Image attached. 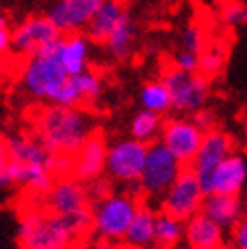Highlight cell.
Listing matches in <instances>:
<instances>
[{
  "mask_svg": "<svg viewBox=\"0 0 247 249\" xmlns=\"http://www.w3.org/2000/svg\"><path fill=\"white\" fill-rule=\"evenodd\" d=\"M93 132V120L83 107L47 104L33 114V134L53 154L75 156Z\"/></svg>",
  "mask_w": 247,
  "mask_h": 249,
  "instance_id": "1",
  "label": "cell"
},
{
  "mask_svg": "<svg viewBox=\"0 0 247 249\" xmlns=\"http://www.w3.org/2000/svg\"><path fill=\"white\" fill-rule=\"evenodd\" d=\"M63 39V36H61ZM61 39L53 45L43 47L39 53L18 59L17 71L22 89L31 97L51 104L59 89L67 83L69 73L59 61Z\"/></svg>",
  "mask_w": 247,
  "mask_h": 249,
  "instance_id": "2",
  "label": "cell"
},
{
  "mask_svg": "<svg viewBox=\"0 0 247 249\" xmlns=\"http://www.w3.org/2000/svg\"><path fill=\"white\" fill-rule=\"evenodd\" d=\"M17 239L20 249H71L77 243L65 217L51 213L45 205L22 209Z\"/></svg>",
  "mask_w": 247,
  "mask_h": 249,
  "instance_id": "3",
  "label": "cell"
},
{
  "mask_svg": "<svg viewBox=\"0 0 247 249\" xmlns=\"http://www.w3.org/2000/svg\"><path fill=\"white\" fill-rule=\"evenodd\" d=\"M140 203L126 193H112L100 203H93V233L107 241L124 239Z\"/></svg>",
  "mask_w": 247,
  "mask_h": 249,
  "instance_id": "4",
  "label": "cell"
},
{
  "mask_svg": "<svg viewBox=\"0 0 247 249\" xmlns=\"http://www.w3.org/2000/svg\"><path fill=\"white\" fill-rule=\"evenodd\" d=\"M172 99V109L194 114L205 107L209 95H211V79L201 73H187L175 65H166L160 75Z\"/></svg>",
  "mask_w": 247,
  "mask_h": 249,
  "instance_id": "5",
  "label": "cell"
},
{
  "mask_svg": "<svg viewBox=\"0 0 247 249\" xmlns=\"http://www.w3.org/2000/svg\"><path fill=\"white\" fill-rule=\"evenodd\" d=\"M205 196L207 195L199 178H196L194 170L191 166H184L176 177V180L170 184V189L160 198V211L187 223L191 217L201 213Z\"/></svg>",
  "mask_w": 247,
  "mask_h": 249,
  "instance_id": "6",
  "label": "cell"
},
{
  "mask_svg": "<svg viewBox=\"0 0 247 249\" xmlns=\"http://www.w3.org/2000/svg\"><path fill=\"white\" fill-rule=\"evenodd\" d=\"M184 166L178 162V158L172 154L168 148L156 140L148 146V156L146 164L142 170L140 182L146 191V196H160L162 198L164 193L170 189V184L176 180Z\"/></svg>",
  "mask_w": 247,
  "mask_h": 249,
  "instance_id": "7",
  "label": "cell"
},
{
  "mask_svg": "<svg viewBox=\"0 0 247 249\" xmlns=\"http://www.w3.org/2000/svg\"><path fill=\"white\" fill-rule=\"evenodd\" d=\"M146 142H140L136 138H122L109 144L107 148V162H106V174L107 178L118 182H130L138 180L142 177V170L148 156Z\"/></svg>",
  "mask_w": 247,
  "mask_h": 249,
  "instance_id": "8",
  "label": "cell"
},
{
  "mask_svg": "<svg viewBox=\"0 0 247 249\" xmlns=\"http://www.w3.org/2000/svg\"><path fill=\"white\" fill-rule=\"evenodd\" d=\"M233 152H235L233 150V138L227 132L215 128V130L205 134L201 150H199V154H196L194 162L191 164V168L194 170L196 178H199V182L203 186L205 195L213 193L215 172H217L219 164Z\"/></svg>",
  "mask_w": 247,
  "mask_h": 249,
  "instance_id": "9",
  "label": "cell"
},
{
  "mask_svg": "<svg viewBox=\"0 0 247 249\" xmlns=\"http://www.w3.org/2000/svg\"><path fill=\"white\" fill-rule=\"evenodd\" d=\"M205 132L193 122V118H170L164 120L160 142L178 158L182 166H191L201 150Z\"/></svg>",
  "mask_w": 247,
  "mask_h": 249,
  "instance_id": "10",
  "label": "cell"
},
{
  "mask_svg": "<svg viewBox=\"0 0 247 249\" xmlns=\"http://www.w3.org/2000/svg\"><path fill=\"white\" fill-rule=\"evenodd\" d=\"M63 33L47 18V15H33L12 29V53L18 59L39 53L43 47L57 43Z\"/></svg>",
  "mask_w": 247,
  "mask_h": 249,
  "instance_id": "11",
  "label": "cell"
},
{
  "mask_svg": "<svg viewBox=\"0 0 247 249\" xmlns=\"http://www.w3.org/2000/svg\"><path fill=\"white\" fill-rule=\"evenodd\" d=\"M102 2L104 0H55L45 15L63 35H71L88 29Z\"/></svg>",
  "mask_w": 247,
  "mask_h": 249,
  "instance_id": "12",
  "label": "cell"
},
{
  "mask_svg": "<svg viewBox=\"0 0 247 249\" xmlns=\"http://www.w3.org/2000/svg\"><path fill=\"white\" fill-rule=\"evenodd\" d=\"M45 207L57 215H73L83 209H89V196L85 182L77 180L75 177H61L55 180L53 189L43 198Z\"/></svg>",
  "mask_w": 247,
  "mask_h": 249,
  "instance_id": "13",
  "label": "cell"
},
{
  "mask_svg": "<svg viewBox=\"0 0 247 249\" xmlns=\"http://www.w3.org/2000/svg\"><path fill=\"white\" fill-rule=\"evenodd\" d=\"M107 148H109V144L106 142L104 134L95 130L75 152V156H73L71 177H75L81 182H89L93 178H100L106 172Z\"/></svg>",
  "mask_w": 247,
  "mask_h": 249,
  "instance_id": "14",
  "label": "cell"
},
{
  "mask_svg": "<svg viewBox=\"0 0 247 249\" xmlns=\"http://www.w3.org/2000/svg\"><path fill=\"white\" fill-rule=\"evenodd\" d=\"M8 150L12 162L18 164H43L51 168L53 164V152L36 138L35 134H17L6 138ZM53 172V170H51Z\"/></svg>",
  "mask_w": 247,
  "mask_h": 249,
  "instance_id": "15",
  "label": "cell"
},
{
  "mask_svg": "<svg viewBox=\"0 0 247 249\" xmlns=\"http://www.w3.org/2000/svg\"><path fill=\"white\" fill-rule=\"evenodd\" d=\"M203 213L213 219L215 223H219L221 227H229L233 229L237 223L245 217L243 215V203L239 195H219V193H211L205 196L203 201Z\"/></svg>",
  "mask_w": 247,
  "mask_h": 249,
  "instance_id": "16",
  "label": "cell"
},
{
  "mask_svg": "<svg viewBox=\"0 0 247 249\" xmlns=\"http://www.w3.org/2000/svg\"><path fill=\"white\" fill-rule=\"evenodd\" d=\"M247 180V162L237 152L229 154L223 162L219 164L215 172L213 193L219 195H241Z\"/></svg>",
  "mask_w": 247,
  "mask_h": 249,
  "instance_id": "17",
  "label": "cell"
},
{
  "mask_svg": "<svg viewBox=\"0 0 247 249\" xmlns=\"http://www.w3.org/2000/svg\"><path fill=\"white\" fill-rule=\"evenodd\" d=\"M59 61L69 73V77L79 75V73L88 71L89 65V39L88 35L71 33L63 35L59 47Z\"/></svg>",
  "mask_w": 247,
  "mask_h": 249,
  "instance_id": "18",
  "label": "cell"
},
{
  "mask_svg": "<svg viewBox=\"0 0 247 249\" xmlns=\"http://www.w3.org/2000/svg\"><path fill=\"white\" fill-rule=\"evenodd\" d=\"M126 10H124L122 0H104L102 6L97 8L93 18L89 20L85 35L93 43H104L107 41V36L112 35V31L118 27V22L124 18Z\"/></svg>",
  "mask_w": 247,
  "mask_h": 249,
  "instance_id": "19",
  "label": "cell"
},
{
  "mask_svg": "<svg viewBox=\"0 0 247 249\" xmlns=\"http://www.w3.org/2000/svg\"><path fill=\"white\" fill-rule=\"evenodd\" d=\"M184 237L191 249L223 245V227L201 211L184 223Z\"/></svg>",
  "mask_w": 247,
  "mask_h": 249,
  "instance_id": "20",
  "label": "cell"
},
{
  "mask_svg": "<svg viewBox=\"0 0 247 249\" xmlns=\"http://www.w3.org/2000/svg\"><path fill=\"white\" fill-rule=\"evenodd\" d=\"M156 217H158L156 211L148 203L142 201L138 205V211H136L132 223H130L124 241L134 249H144L148 245H152L154 235H156Z\"/></svg>",
  "mask_w": 247,
  "mask_h": 249,
  "instance_id": "21",
  "label": "cell"
},
{
  "mask_svg": "<svg viewBox=\"0 0 247 249\" xmlns=\"http://www.w3.org/2000/svg\"><path fill=\"white\" fill-rule=\"evenodd\" d=\"M134 39H136V27H134L130 15L126 12V15H124V18L118 22V27L112 31V35L107 36L106 47H107L109 55H112L114 59L124 61V59H128L130 53H132Z\"/></svg>",
  "mask_w": 247,
  "mask_h": 249,
  "instance_id": "22",
  "label": "cell"
},
{
  "mask_svg": "<svg viewBox=\"0 0 247 249\" xmlns=\"http://www.w3.org/2000/svg\"><path fill=\"white\" fill-rule=\"evenodd\" d=\"M162 126H164V120L160 114H154V111H148V109H140L130 122V134L136 140L152 144V142L160 140Z\"/></svg>",
  "mask_w": 247,
  "mask_h": 249,
  "instance_id": "23",
  "label": "cell"
},
{
  "mask_svg": "<svg viewBox=\"0 0 247 249\" xmlns=\"http://www.w3.org/2000/svg\"><path fill=\"white\" fill-rule=\"evenodd\" d=\"M227 55H229V45L223 41H211L205 51L201 53V67L199 73L209 79L221 75L227 65Z\"/></svg>",
  "mask_w": 247,
  "mask_h": 249,
  "instance_id": "24",
  "label": "cell"
},
{
  "mask_svg": "<svg viewBox=\"0 0 247 249\" xmlns=\"http://www.w3.org/2000/svg\"><path fill=\"white\" fill-rule=\"evenodd\" d=\"M182 237H184V221H178L160 211L156 217L154 245L158 249H172Z\"/></svg>",
  "mask_w": 247,
  "mask_h": 249,
  "instance_id": "25",
  "label": "cell"
},
{
  "mask_svg": "<svg viewBox=\"0 0 247 249\" xmlns=\"http://www.w3.org/2000/svg\"><path fill=\"white\" fill-rule=\"evenodd\" d=\"M140 104H142V109L164 116L168 109H172V99H170L168 87L160 79L146 83L140 91Z\"/></svg>",
  "mask_w": 247,
  "mask_h": 249,
  "instance_id": "26",
  "label": "cell"
},
{
  "mask_svg": "<svg viewBox=\"0 0 247 249\" xmlns=\"http://www.w3.org/2000/svg\"><path fill=\"white\" fill-rule=\"evenodd\" d=\"M217 18L227 29H237L247 24V2L243 0H221Z\"/></svg>",
  "mask_w": 247,
  "mask_h": 249,
  "instance_id": "27",
  "label": "cell"
},
{
  "mask_svg": "<svg viewBox=\"0 0 247 249\" xmlns=\"http://www.w3.org/2000/svg\"><path fill=\"white\" fill-rule=\"evenodd\" d=\"M209 43L211 41L207 39V31L196 22L189 24V27L180 33V49H184V51H193V53L201 55Z\"/></svg>",
  "mask_w": 247,
  "mask_h": 249,
  "instance_id": "28",
  "label": "cell"
},
{
  "mask_svg": "<svg viewBox=\"0 0 247 249\" xmlns=\"http://www.w3.org/2000/svg\"><path fill=\"white\" fill-rule=\"evenodd\" d=\"M73 79H75L79 91H81V95L85 99V104L95 102V99L102 95V77L97 75L95 71L88 69V71L79 73V75H73Z\"/></svg>",
  "mask_w": 247,
  "mask_h": 249,
  "instance_id": "29",
  "label": "cell"
},
{
  "mask_svg": "<svg viewBox=\"0 0 247 249\" xmlns=\"http://www.w3.org/2000/svg\"><path fill=\"white\" fill-rule=\"evenodd\" d=\"M112 178H104V177H100V178H93V180H89V182H85V186H88V196H89V203L93 205V203H100L102 198H106V196H109L114 191H112V182H109Z\"/></svg>",
  "mask_w": 247,
  "mask_h": 249,
  "instance_id": "30",
  "label": "cell"
},
{
  "mask_svg": "<svg viewBox=\"0 0 247 249\" xmlns=\"http://www.w3.org/2000/svg\"><path fill=\"white\" fill-rule=\"evenodd\" d=\"M172 65L187 71V73H199V67H201V55L199 53H193V51H180L172 57Z\"/></svg>",
  "mask_w": 247,
  "mask_h": 249,
  "instance_id": "31",
  "label": "cell"
},
{
  "mask_svg": "<svg viewBox=\"0 0 247 249\" xmlns=\"http://www.w3.org/2000/svg\"><path fill=\"white\" fill-rule=\"evenodd\" d=\"M0 53H12V27L2 12H0Z\"/></svg>",
  "mask_w": 247,
  "mask_h": 249,
  "instance_id": "32",
  "label": "cell"
},
{
  "mask_svg": "<svg viewBox=\"0 0 247 249\" xmlns=\"http://www.w3.org/2000/svg\"><path fill=\"white\" fill-rule=\"evenodd\" d=\"M193 122H194L205 134L217 128V118H215V114H213V111H209V109H205V107L199 109V111H194V114H193Z\"/></svg>",
  "mask_w": 247,
  "mask_h": 249,
  "instance_id": "33",
  "label": "cell"
},
{
  "mask_svg": "<svg viewBox=\"0 0 247 249\" xmlns=\"http://www.w3.org/2000/svg\"><path fill=\"white\" fill-rule=\"evenodd\" d=\"M17 63H18V57L12 55V53H0V83H2L12 71H17Z\"/></svg>",
  "mask_w": 247,
  "mask_h": 249,
  "instance_id": "34",
  "label": "cell"
},
{
  "mask_svg": "<svg viewBox=\"0 0 247 249\" xmlns=\"http://www.w3.org/2000/svg\"><path fill=\"white\" fill-rule=\"evenodd\" d=\"M233 231V243H235L237 249H247V217H243Z\"/></svg>",
  "mask_w": 247,
  "mask_h": 249,
  "instance_id": "35",
  "label": "cell"
},
{
  "mask_svg": "<svg viewBox=\"0 0 247 249\" xmlns=\"http://www.w3.org/2000/svg\"><path fill=\"white\" fill-rule=\"evenodd\" d=\"M10 162H12V158H10V150H8L6 138H2V136H0V180H2V177L6 174Z\"/></svg>",
  "mask_w": 247,
  "mask_h": 249,
  "instance_id": "36",
  "label": "cell"
},
{
  "mask_svg": "<svg viewBox=\"0 0 247 249\" xmlns=\"http://www.w3.org/2000/svg\"><path fill=\"white\" fill-rule=\"evenodd\" d=\"M88 249H114V245H112V241L97 237L95 241H91V243H89V247H88Z\"/></svg>",
  "mask_w": 247,
  "mask_h": 249,
  "instance_id": "37",
  "label": "cell"
},
{
  "mask_svg": "<svg viewBox=\"0 0 247 249\" xmlns=\"http://www.w3.org/2000/svg\"><path fill=\"white\" fill-rule=\"evenodd\" d=\"M196 249H229L225 245H215V247H196Z\"/></svg>",
  "mask_w": 247,
  "mask_h": 249,
  "instance_id": "38",
  "label": "cell"
},
{
  "mask_svg": "<svg viewBox=\"0 0 247 249\" xmlns=\"http://www.w3.org/2000/svg\"><path fill=\"white\" fill-rule=\"evenodd\" d=\"M243 152L247 154V128H245V140H243Z\"/></svg>",
  "mask_w": 247,
  "mask_h": 249,
  "instance_id": "39",
  "label": "cell"
},
{
  "mask_svg": "<svg viewBox=\"0 0 247 249\" xmlns=\"http://www.w3.org/2000/svg\"><path fill=\"white\" fill-rule=\"evenodd\" d=\"M71 249H85V247H81V245H73Z\"/></svg>",
  "mask_w": 247,
  "mask_h": 249,
  "instance_id": "40",
  "label": "cell"
}]
</instances>
